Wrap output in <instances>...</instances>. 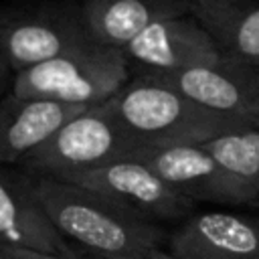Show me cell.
Returning <instances> with one entry per match:
<instances>
[{"mask_svg": "<svg viewBox=\"0 0 259 259\" xmlns=\"http://www.w3.org/2000/svg\"><path fill=\"white\" fill-rule=\"evenodd\" d=\"M30 188L55 229L97 259H144L168 233L91 188L30 174Z\"/></svg>", "mask_w": 259, "mask_h": 259, "instance_id": "1", "label": "cell"}, {"mask_svg": "<svg viewBox=\"0 0 259 259\" xmlns=\"http://www.w3.org/2000/svg\"><path fill=\"white\" fill-rule=\"evenodd\" d=\"M105 103L148 148L204 146L227 134L259 127V117L212 111L150 75L130 79Z\"/></svg>", "mask_w": 259, "mask_h": 259, "instance_id": "2", "label": "cell"}, {"mask_svg": "<svg viewBox=\"0 0 259 259\" xmlns=\"http://www.w3.org/2000/svg\"><path fill=\"white\" fill-rule=\"evenodd\" d=\"M130 69L121 49L89 38L45 63L18 71L10 93L24 99L95 107L121 91L130 81Z\"/></svg>", "mask_w": 259, "mask_h": 259, "instance_id": "3", "label": "cell"}, {"mask_svg": "<svg viewBox=\"0 0 259 259\" xmlns=\"http://www.w3.org/2000/svg\"><path fill=\"white\" fill-rule=\"evenodd\" d=\"M146 148V144L130 134L107 103H103L81 111L61 125L22 162L20 170L36 176L63 178L138 158Z\"/></svg>", "mask_w": 259, "mask_h": 259, "instance_id": "4", "label": "cell"}, {"mask_svg": "<svg viewBox=\"0 0 259 259\" xmlns=\"http://www.w3.org/2000/svg\"><path fill=\"white\" fill-rule=\"evenodd\" d=\"M89 38L81 4L42 0L0 6V51L14 73Z\"/></svg>", "mask_w": 259, "mask_h": 259, "instance_id": "5", "label": "cell"}, {"mask_svg": "<svg viewBox=\"0 0 259 259\" xmlns=\"http://www.w3.org/2000/svg\"><path fill=\"white\" fill-rule=\"evenodd\" d=\"M59 180L73 182L109 196L156 225L186 219L194 208L190 198L182 196L158 172L138 158L69 174Z\"/></svg>", "mask_w": 259, "mask_h": 259, "instance_id": "6", "label": "cell"}, {"mask_svg": "<svg viewBox=\"0 0 259 259\" xmlns=\"http://www.w3.org/2000/svg\"><path fill=\"white\" fill-rule=\"evenodd\" d=\"M138 160L148 164L192 202L257 206L251 188L204 146L146 148Z\"/></svg>", "mask_w": 259, "mask_h": 259, "instance_id": "7", "label": "cell"}, {"mask_svg": "<svg viewBox=\"0 0 259 259\" xmlns=\"http://www.w3.org/2000/svg\"><path fill=\"white\" fill-rule=\"evenodd\" d=\"M130 67L138 65V75L174 73L192 67L214 65L225 57L204 26L192 16H172L154 22L123 49Z\"/></svg>", "mask_w": 259, "mask_h": 259, "instance_id": "8", "label": "cell"}, {"mask_svg": "<svg viewBox=\"0 0 259 259\" xmlns=\"http://www.w3.org/2000/svg\"><path fill=\"white\" fill-rule=\"evenodd\" d=\"M150 77L212 111L259 117V67L223 59L214 65Z\"/></svg>", "mask_w": 259, "mask_h": 259, "instance_id": "9", "label": "cell"}, {"mask_svg": "<svg viewBox=\"0 0 259 259\" xmlns=\"http://www.w3.org/2000/svg\"><path fill=\"white\" fill-rule=\"evenodd\" d=\"M0 243L63 259H79L32 194L30 174L0 164Z\"/></svg>", "mask_w": 259, "mask_h": 259, "instance_id": "10", "label": "cell"}, {"mask_svg": "<svg viewBox=\"0 0 259 259\" xmlns=\"http://www.w3.org/2000/svg\"><path fill=\"white\" fill-rule=\"evenodd\" d=\"M166 243L168 251L184 259H259V214H194Z\"/></svg>", "mask_w": 259, "mask_h": 259, "instance_id": "11", "label": "cell"}, {"mask_svg": "<svg viewBox=\"0 0 259 259\" xmlns=\"http://www.w3.org/2000/svg\"><path fill=\"white\" fill-rule=\"evenodd\" d=\"M89 107L47 99L0 97V164L22 166L61 125Z\"/></svg>", "mask_w": 259, "mask_h": 259, "instance_id": "12", "label": "cell"}, {"mask_svg": "<svg viewBox=\"0 0 259 259\" xmlns=\"http://www.w3.org/2000/svg\"><path fill=\"white\" fill-rule=\"evenodd\" d=\"M81 12L93 40L123 51L154 22L190 14V0H85Z\"/></svg>", "mask_w": 259, "mask_h": 259, "instance_id": "13", "label": "cell"}, {"mask_svg": "<svg viewBox=\"0 0 259 259\" xmlns=\"http://www.w3.org/2000/svg\"><path fill=\"white\" fill-rule=\"evenodd\" d=\"M190 14L225 59L259 67V0H190Z\"/></svg>", "mask_w": 259, "mask_h": 259, "instance_id": "14", "label": "cell"}, {"mask_svg": "<svg viewBox=\"0 0 259 259\" xmlns=\"http://www.w3.org/2000/svg\"><path fill=\"white\" fill-rule=\"evenodd\" d=\"M204 148L251 188L259 206V127L227 134Z\"/></svg>", "mask_w": 259, "mask_h": 259, "instance_id": "15", "label": "cell"}, {"mask_svg": "<svg viewBox=\"0 0 259 259\" xmlns=\"http://www.w3.org/2000/svg\"><path fill=\"white\" fill-rule=\"evenodd\" d=\"M14 69L10 67V63L6 61V57L0 51V97L8 95L12 91V83H14Z\"/></svg>", "mask_w": 259, "mask_h": 259, "instance_id": "16", "label": "cell"}, {"mask_svg": "<svg viewBox=\"0 0 259 259\" xmlns=\"http://www.w3.org/2000/svg\"><path fill=\"white\" fill-rule=\"evenodd\" d=\"M6 253H8L10 259H63V257L45 255V253H36V251H28V249H18V247H8V245H6Z\"/></svg>", "mask_w": 259, "mask_h": 259, "instance_id": "17", "label": "cell"}, {"mask_svg": "<svg viewBox=\"0 0 259 259\" xmlns=\"http://www.w3.org/2000/svg\"><path fill=\"white\" fill-rule=\"evenodd\" d=\"M144 259H184V257H180V255H174L172 251H166V249L158 247V249L150 251V253H148Z\"/></svg>", "mask_w": 259, "mask_h": 259, "instance_id": "18", "label": "cell"}, {"mask_svg": "<svg viewBox=\"0 0 259 259\" xmlns=\"http://www.w3.org/2000/svg\"><path fill=\"white\" fill-rule=\"evenodd\" d=\"M0 259H10L6 253V245H2V243H0Z\"/></svg>", "mask_w": 259, "mask_h": 259, "instance_id": "19", "label": "cell"}]
</instances>
